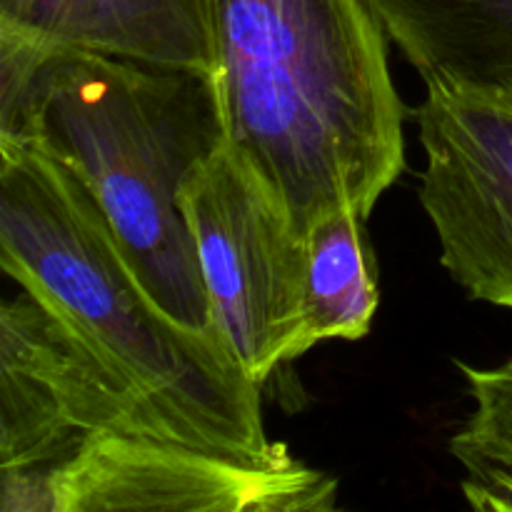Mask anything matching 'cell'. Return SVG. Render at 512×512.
<instances>
[{"mask_svg":"<svg viewBox=\"0 0 512 512\" xmlns=\"http://www.w3.org/2000/svg\"><path fill=\"white\" fill-rule=\"evenodd\" d=\"M0 140L68 168L155 303L218 333L183 210L185 183L225 143L210 73L0 30Z\"/></svg>","mask_w":512,"mask_h":512,"instance_id":"6da1fadb","label":"cell"},{"mask_svg":"<svg viewBox=\"0 0 512 512\" xmlns=\"http://www.w3.org/2000/svg\"><path fill=\"white\" fill-rule=\"evenodd\" d=\"M225 140L303 235L335 208L368 218L405 173V105L368 0H200Z\"/></svg>","mask_w":512,"mask_h":512,"instance_id":"7a4b0ae2","label":"cell"},{"mask_svg":"<svg viewBox=\"0 0 512 512\" xmlns=\"http://www.w3.org/2000/svg\"><path fill=\"white\" fill-rule=\"evenodd\" d=\"M0 265L133 388L168 440L253 463L290 458L265 433L263 385L223 335L170 318L90 190L48 155L3 140Z\"/></svg>","mask_w":512,"mask_h":512,"instance_id":"3957f363","label":"cell"},{"mask_svg":"<svg viewBox=\"0 0 512 512\" xmlns=\"http://www.w3.org/2000/svg\"><path fill=\"white\" fill-rule=\"evenodd\" d=\"M183 210L218 333L258 385L303 358L308 240L255 165L225 140L185 183Z\"/></svg>","mask_w":512,"mask_h":512,"instance_id":"277c9868","label":"cell"},{"mask_svg":"<svg viewBox=\"0 0 512 512\" xmlns=\"http://www.w3.org/2000/svg\"><path fill=\"white\" fill-rule=\"evenodd\" d=\"M335 505L338 480L293 455L253 463L148 435H105L53 470L0 475L3 512H318Z\"/></svg>","mask_w":512,"mask_h":512,"instance_id":"5b68a950","label":"cell"},{"mask_svg":"<svg viewBox=\"0 0 512 512\" xmlns=\"http://www.w3.org/2000/svg\"><path fill=\"white\" fill-rule=\"evenodd\" d=\"M105 435L163 438L128 383L23 290L0 308V475L45 473Z\"/></svg>","mask_w":512,"mask_h":512,"instance_id":"8992f818","label":"cell"},{"mask_svg":"<svg viewBox=\"0 0 512 512\" xmlns=\"http://www.w3.org/2000/svg\"><path fill=\"white\" fill-rule=\"evenodd\" d=\"M420 205L470 300L512 310V93L425 85Z\"/></svg>","mask_w":512,"mask_h":512,"instance_id":"52a82bcc","label":"cell"},{"mask_svg":"<svg viewBox=\"0 0 512 512\" xmlns=\"http://www.w3.org/2000/svg\"><path fill=\"white\" fill-rule=\"evenodd\" d=\"M0 30L210 73L200 0H0Z\"/></svg>","mask_w":512,"mask_h":512,"instance_id":"ba28073f","label":"cell"},{"mask_svg":"<svg viewBox=\"0 0 512 512\" xmlns=\"http://www.w3.org/2000/svg\"><path fill=\"white\" fill-rule=\"evenodd\" d=\"M425 85L512 93V0H368Z\"/></svg>","mask_w":512,"mask_h":512,"instance_id":"9c48e42d","label":"cell"},{"mask_svg":"<svg viewBox=\"0 0 512 512\" xmlns=\"http://www.w3.org/2000/svg\"><path fill=\"white\" fill-rule=\"evenodd\" d=\"M365 215L343 205L310 225L300 350L370 333L380 303L378 263Z\"/></svg>","mask_w":512,"mask_h":512,"instance_id":"30bf717a","label":"cell"},{"mask_svg":"<svg viewBox=\"0 0 512 512\" xmlns=\"http://www.w3.org/2000/svg\"><path fill=\"white\" fill-rule=\"evenodd\" d=\"M475 410L450 438L465 468L463 495L475 510H512V360L498 368L458 363Z\"/></svg>","mask_w":512,"mask_h":512,"instance_id":"8fae6325","label":"cell"}]
</instances>
